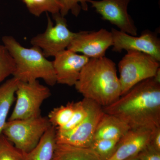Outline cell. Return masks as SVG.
<instances>
[{
	"label": "cell",
	"instance_id": "6da1fadb",
	"mask_svg": "<svg viewBox=\"0 0 160 160\" xmlns=\"http://www.w3.org/2000/svg\"><path fill=\"white\" fill-rule=\"evenodd\" d=\"M103 110L131 129L152 130L160 127V78L154 77L141 82Z\"/></svg>",
	"mask_w": 160,
	"mask_h": 160
},
{
	"label": "cell",
	"instance_id": "7a4b0ae2",
	"mask_svg": "<svg viewBox=\"0 0 160 160\" xmlns=\"http://www.w3.org/2000/svg\"><path fill=\"white\" fill-rule=\"evenodd\" d=\"M74 86L84 98L103 107L114 102L121 96L115 63L106 56L89 59Z\"/></svg>",
	"mask_w": 160,
	"mask_h": 160
},
{
	"label": "cell",
	"instance_id": "3957f363",
	"mask_svg": "<svg viewBox=\"0 0 160 160\" xmlns=\"http://www.w3.org/2000/svg\"><path fill=\"white\" fill-rule=\"evenodd\" d=\"M2 41L14 60L13 77L26 82L42 79L49 86L55 85L57 80L52 62L47 59L41 49L32 46L26 48L11 36H5Z\"/></svg>",
	"mask_w": 160,
	"mask_h": 160
},
{
	"label": "cell",
	"instance_id": "277c9868",
	"mask_svg": "<svg viewBox=\"0 0 160 160\" xmlns=\"http://www.w3.org/2000/svg\"><path fill=\"white\" fill-rule=\"evenodd\" d=\"M118 65L121 96L143 81L154 77L160 68V62L149 55L129 50Z\"/></svg>",
	"mask_w": 160,
	"mask_h": 160
},
{
	"label": "cell",
	"instance_id": "5b68a950",
	"mask_svg": "<svg viewBox=\"0 0 160 160\" xmlns=\"http://www.w3.org/2000/svg\"><path fill=\"white\" fill-rule=\"evenodd\" d=\"M51 126L48 118L41 115L26 119L7 121L2 133L16 148L27 153L37 146Z\"/></svg>",
	"mask_w": 160,
	"mask_h": 160
},
{
	"label": "cell",
	"instance_id": "8992f818",
	"mask_svg": "<svg viewBox=\"0 0 160 160\" xmlns=\"http://www.w3.org/2000/svg\"><path fill=\"white\" fill-rule=\"evenodd\" d=\"M15 95V105L8 121L40 116L42 104L51 96V92L38 80L26 82L19 81Z\"/></svg>",
	"mask_w": 160,
	"mask_h": 160
},
{
	"label": "cell",
	"instance_id": "52a82bcc",
	"mask_svg": "<svg viewBox=\"0 0 160 160\" xmlns=\"http://www.w3.org/2000/svg\"><path fill=\"white\" fill-rule=\"evenodd\" d=\"M55 24H53L47 14L46 30L32 38L30 44L41 49L46 58L54 57L58 53L67 49L77 32L69 30L67 21L60 13L53 15Z\"/></svg>",
	"mask_w": 160,
	"mask_h": 160
},
{
	"label": "cell",
	"instance_id": "ba28073f",
	"mask_svg": "<svg viewBox=\"0 0 160 160\" xmlns=\"http://www.w3.org/2000/svg\"><path fill=\"white\" fill-rule=\"evenodd\" d=\"M85 99L88 109L86 118L71 130L64 131L56 130L57 143L82 148L90 147L94 139L98 124L104 112L102 106L92 100Z\"/></svg>",
	"mask_w": 160,
	"mask_h": 160
},
{
	"label": "cell",
	"instance_id": "9c48e42d",
	"mask_svg": "<svg viewBox=\"0 0 160 160\" xmlns=\"http://www.w3.org/2000/svg\"><path fill=\"white\" fill-rule=\"evenodd\" d=\"M113 51L121 52L134 50L143 52L160 62V40L154 32H144L139 37L132 36L112 28Z\"/></svg>",
	"mask_w": 160,
	"mask_h": 160
},
{
	"label": "cell",
	"instance_id": "30bf717a",
	"mask_svg": "<svg viewBox=\"0 0 160 160\" xmlns=\"http://www.w3.org/2000/svg\"><path fill=\"white\" fill-rule=\"evenodd\" d=\"M130 0H90L92 8L102 19L116 26L120 31L132 36L138 35V29L128 12Z\"/></svg>",
	"mask_w": 160,
	"mask_h": 160
},
{
	"label": "cell",
	"instance_id": "8fae6325",
	"mask_svg": "<svg viewBox=\"0 0 160 160\" xmlns=\"http://www.w3.org/2000/svg\"><path fill=\"white\" fill-rule=\"evenodd\" d=\"M112 44L111 31L102 28L98 31L77 32L67 49L82 53L89 59L98 58L105 56Z\"/></svg>",
	"mask_w": 160,
	"mask_h": 160
},
{
	"label": "cell",
	"instance_id": "7c38bea8",
	"mask_svg": "<svg viewBox=\"0 0 160 160\" xmlns=\"http://www.w3.org/2000/svg\"><path fill=\"white\" fill-rule=\"evenodd\" d=\"M52 61L57 83L74 86L89 58L66 49L58 53Z\"/></svg>",
	"mask_w": 160,
	"mask_h": 160
},
{
	"label": "cell",
	"instance_id": "4fadbf2b",
	"mask_svg": "<svg viewBox=\"0 0 160 160\" xmlns=\"http://www.w3.org/2000/svg\"><path fill=\"white\" fill-rule=\"evenodd\" d=\"M151 132L146 129H130L120 139L108 160H126L135 156L148 145Z\"/></svg>",
	"mask_w": 160,
	"mask_h": 160
},
{
	"label": "cell",
	"instance_id": "5bb4252c",
	"mask_svg": "<svg viewBox=\"0 0 160 160\" xmlns=\"http://www.w3.org/2000/svg\"><path fill=\"white\" fill-rule=\"evenodd\" d=\"M130 129L118 118L104 112L98 124L93 140H119Z\"/></svg>",
	"mask_w": 160,
	"mask_h": 160
},
{
	"label": "cell",
	"instance_id": "9a60e30c",
	"mask_svg": "<svg viewBox=\"0 0 160 160\" xmlns=\"http://www.w3.org/2000/svg\"><path fill=\"white\" fill-rule=\"evenodd\" d=\"M57 144L56 129L51 126L37 146L29 152L25 153V160H52Z\"/></svg>",
	"mask_w": 160,
	"mask_h": 160
},
{
	"label": "cell",
	"instance_id": "2e32d148",
	"mask_svg": "<svg viewBox=\"0 0 160 160\" xmlns=\"http://www.w3.org/2000/svg\"><path fill=\"white\" fill-rule=\"evenodd\" d=\"M19 81L13 77L0 86V135L7 122L9 110L15 99Z\"/></svg>",
	"mask_w": 160,
	"mask_h": 160
},
{
	"label": "cell",
	"instance_id": "e0dca14e",
	"mask_svg": "<svg viewBox=\"0 0 160 160\" xmlns=\"http://www.w3.org/2000/svg\"><path fill=\"white\" fill-rule=\"evenodd\" d=\"M52 160H101L90 148L57 143Z\"/></svg>",
	"mask_w": 160,
	"mask_h": 160
},
{
	"label": "cell",
	"instance_id": "ac0fdd59",
	"mask_svg": "<svg viewBox=\"0 0 160 160\" xmlns=\"http://www.w3.org/2000/svg\"><path fill=\"white\" fill-rule=\"evenodd\" d=\"M74 102L55 108L49 112L48 118L51 126L57 130L63 128L69 122L74 111Z\"/></svg>",
	"mask_w": 160,
	"mask_h": 160
},
{
	"label": "cell",
	"instance_id": "d6986e66",
	"mask_svg": "<svg viewBox=\"0 0 160 160\" xmlns=\"http://www.w3.org/2000/svg\"><path fill=\"white\" fill-rule=\"evenodd\" d=\"M32 14L39 17L43 12L53 15L60 13L61 5L59 0H21Z\"/></svg>",
	"mask_w": 160,
	"mask_h": 160
},
{
	"label": "cell",
	"instance_id": "ffe728a7",
	"mask_svg": "<svg viewBox=\"0 0 160 160\" xmlns=\"http://www.w3.org/2000/svg\"><path fill=\"white\" fill-rule=\"evenodd\" d=\"M119 140H93L89 148L98 156L101 160H108L114 152Z\"/></svg>",
	"mask_w": 160,
	"mask_h": 160
},
{
	"label": "cell",
	"instance_id": "44dd1931",
	"mask_svg": "<svg viewBox=\"0 0 160 160\" xmlns=\"http://www.w3.org/2000/svg\"><path fill=\"white\" fill-rule=\"evenodd\" d=\"M0 160H25V153L16 148L2 133L0 135Z\"/></svg>",
	"mask_w": 160,
	"mask_h": 160
},
{
	"label": "cell",
	"instance_id": "7402d4cb",
	"mask_svg": "<svg viewBox=\"0 0 160 160\" xmlns=\"http://www.w3.org/2000/svg\"><path fill=\"white\" fill-rule=\"evenodd\" d=\"M14 60L6 47L0 46V83L12 75L15 70Z\"/></svg>",
	"mask_w": 160,
	"mask_h": 160
},
{
	"label": "cell",
	"instance_id": "603a6c76",
	"mask_svg": "<svg viewBox=\"0 0 160 160\" xmlns=\"http://www.w3.org/2000/svg\"><path fill=\"white\" fill-rule=\"evenodd\" d=\"M61 5L60 13L65 17L70 12L75 17L80 14L81 10H88V3L90 0H59Z\"/></svg>",
	"mask_w": 160,
	"mask_h": 160
},
{
	"label": "cell",
	"instance_id": "cb8c5ba5",
	"mask_svg": "<svg viewBox=\"0 0 160 160\" xmlns=\"http://www.w3.org/2000/svg\"><path fill=\"white\" fill-rule=\"evenodd\" d=\"M88 113L87 103L86 99L75 102L74 111L69 122L62 129L58 131H68L73 129L86 118Z\"/></svg>",
	"mask_w": 160,
	"mask_h": 160
},
{
	"label": "cell",
	"instance_id": "d4e9b609",
	"mask_svg": "<svg viewBox=\"0 0 160 160\" xmlns=\"http://www.w3.org/2000/svg\"><path fill=\"white\" fill-rule=\"evenodd\" d=\"M136 156L140 160H160V152L155 150L147 145Z\"/></svg>",
	"mask_w": 160,
	"mask_h": 160
},
{
	"label": "cell",
	"instance_id": "484cf974",
	"mask_svg": "<svg viewBox=\"0 0 160 160\" xmlns=\"http://www.w3.org/2000/svg\"><path fill=\"white\" fill-rule=\"evenodd\" d=\"M148 145L155 150L160 152V127L152 130Z\"/></svg>",
	"mask_w": 160,
	"mask_h": 160
},
{
	"label": "cell",
	"instance_id": "4316f807",
	"mask_svg": "<svg viewBox=\"0 0 160 160\" xmlns=\"http://www.w3.org/2000/svg\"><path fill=\"white\" fill-rule=\"evenodd\" d=\"M126 160H140L136 156H135L129 158L127 159Z\"/></svg>",
	"mask_w": 160,
	"mask_h": 160
},
{
	"label": "cell",
	"instance_id": "83f0119b",
	"mask_svg": "<svg viewBox=\"0 0 160 160\" xmlns=\"http://www.w3.org/2000/svg\"><path fill=\"white\" fill-rule=\"evenodd\" d=\"M0 46H1V45H0Z\"/></svg>",
	"mask_w": 160,
	"mask_h": 160
}]
</instances>
